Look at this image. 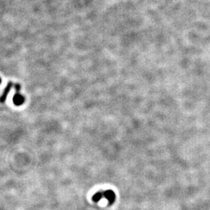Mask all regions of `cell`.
Returning a JSON list of instances; mask_svg holds the SVG:
<instances>
[{"instance_id": "cell-1", "label": "cell", "mask_w": 210, "mask_h": 210, "mask_svg": "<svg viewBox=\"0 0 210 210\" xmlns=\"http://www.w3.org/2000/svg\"><path fill=\"white\" fill-rule=\"evenodd\" d=\"M103 194V198H107L108 202H110V204H112L115 200V194L113 191L107 190L106 192H102Z\"/></svg>"}, {"instance_id": "cell-2", "label": "cell", "mask_w": 210, "mask_h": 210, "mask_svg": "<svg viewBox=\"0 0 210 210\" xmlns=\"http://www.w3.org/2000/svg\"><path fill=\"white\" fill-rule=\"evenodd\" d=\"M12 83H7V86H6V87L5 88L4 91H3V93H2V96L0 97V102L1 103H3V102H5V101L6 100V98H7V97H8V94L9 93H10V90H11V88H12Z\"/></svg>"}, {"instance_id": "cell-3", "label": "cell", "mask_w": 210, "mask_h": 210, "mask_svg": "<svg viewBox=\"0 0 210 210\" xmlns=\"http://www.w3.org/2000/svg\"><path fill=\"white\" fill-rule=\"evenodd\" d=\"M12 101H13V104H14L16 106H20L22 105L24 103V97H23L22 95H20L19 93H16L14 96H13V98H12Z\"/></svg>"}, {"instance_id": "cell-4", "label": "cell", "mask_w": 210, "mask_h": 210, "mask_svg": "<svg viewBox=\"0 0 210 210\" xmlns=\"http://www.w3.org/2000/svg\"><path fill=\"white\" fill-rule=\"evenodd\" d=\"M15 88H16V93H19V91L20 90V84H16V85H15Z\"/></svg>"}, {"instance_id": "cell-5", "label": "cell", "mask_w": 210, "mask_h": 210, "mask_svg": "<svg viewBox=\"0 0 210 210\" xmlns=\"http://www.w3.org/2000/svg\"><path fill=\"white\" fill-rule=\"evenodd\" d=\"M2 83V79L0 78V83Z\"/></svg>"}]
</instances>
